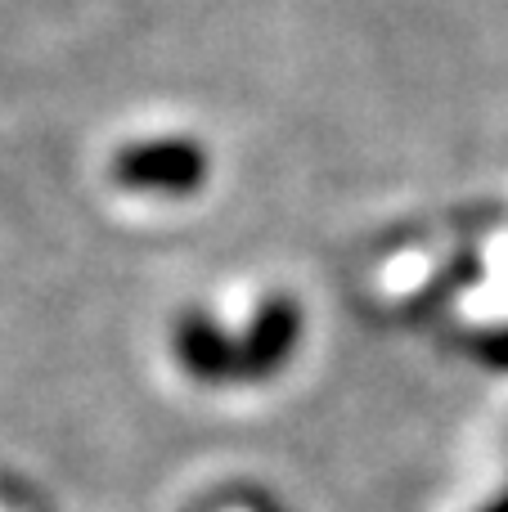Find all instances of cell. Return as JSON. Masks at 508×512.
Returning <instances> with one entry per match:
<instances>
[{"mask_svg":"<svg viewBox=\"0 0 508 512\" xmlns=\"http://www.w3.org/2000/svg\"><path fill=\"white\" fill-rule=\"evenodd\" d=\"M297 342H302V310L288 297L266 301L243 337H230L207 315H185L176 324V333H171L180 369L189 378L207 382V387L275 378L288 364V355L297 351Z\"/></svg>","mask_w":508,"mask_h":512,"instance_id":"6da1fadb","label":"cell"},{"mask_svg":"<svg viewBox=\"0 0 508 512\" xmlns=\"http://www.w3.org/2000/svg\"><path fill=\"white\" fill-rule=\"evenodd\" d=\"M207 176V153L189 140H149L117 153L113 180L131 194H194Z\"/></svg>","mask_w":508,"mask_h":512,"instance_id":"7a4b0ae2","label":"cell"},{"mask_svg":"<svg viewBox=\"0 0 508 512\" xmlns=\"http://www.w3.org/2000/svg\"><path fill=\"white\" fill-rule=\"evenodd\" d=\"M482 512H508V490H504V495H495V499H491V504H486Z\"/></svg>","mask_w":508,"mask_h":512,"instance_id":"3957f363","label":"cell"}]
</instances>
